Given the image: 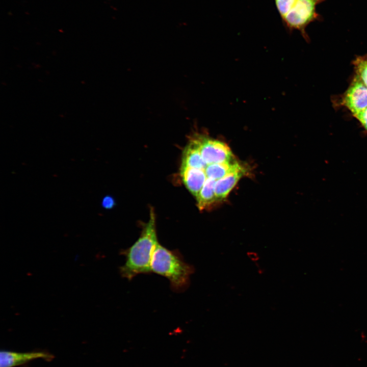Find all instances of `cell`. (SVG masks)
Masks as SVG:
<instances>
[{
  "label": "cell",
  "instance_id": "7c38bea8",
  "mask_svg": "<svg viewBox=\"0 0 367 367\" xmlns=\"http://www.w3.org/2000/svg\"><path fill=\"white\" fill-rule=\"evenodd\" d=\"M356 76L367 87V57H359L353 61Z\"/></svg>",
  "mask_w": 367,
  "mask_h": 367
},
{
  "label": "cell",
  "instance_id": "30bf717a",
  "mask_svg": "<svg viewBox=\"0 0 367 367\" xmlns=\"http://www.w3.org/2000/svg\"><path fill=\"white\" fill-rule=\"evenodd\" d=\"M242 165L236 160L208 165L204 169L207 178L217 180L238 169Z\"/></svg>",
  "mask_w": 367,
  "mask_h": 367
},
{
  "label": "cell",
  "instance_id": "5bb4252c",
  "mask_svg": "<svg viewBox=\"0 0 367 367\" xmlns=\"http://www.w3.org/2000/svg\"><path fill=\"white\" fill-rule=\"evenodd\" d=\"M115 204L113 198L109 196H106L102 200V205L106 208H111L113 207Z\"/></svg>",
  "mask_w": 367,
  "mask_h": 367
},
{
  "label": "cell",
  "instance_id": "7a4b0ae2",
  "mask_svg": "<svg viewBox=\"0 0 367 367\" xmlns=\"http://www.w3.org/2000/svg\"><path fill=\"white\" fill-rule=\"evenodd\" d=\"M150 269L151 272L167 278L172 289L178 292L188 287L195 270L193 266L185 261L177 250H169L159 243L152 253Z\"/></svg>",
  "mask_w": 367,
  "mask_h": 367
},
{
  "label": "cell",
  "instance_id": "8fae6325",
  "mask_svg": "<svg viewBox=\"0 0 367 367\" xmlns=\"http://www.w3.org/2000/svg\"><path fill=\"white\" fill-rule=\"evenodd\" d=\"M216 180L207 178L203 186L196 197L197 206L202 211L208 208L216 202V198L215 193V186Z\"/></svg>",
  "mask_w": 367,
  "mask_h": 367
},
{
  "label": "cell",
  "instance_id": "5b68a950",
  "mask_svg": "<svg viewBox=\"0 0 367 367\" xmlns=\"http://www.w3.org/2000/svg\"><path fill=\"white\" fill-rule=\"evenodd\" d=\"M342 103L353 116L367 108V87L356 76L344 93Z\"/></svg>",
  "mask_w": 367,
  "mask_h": 367
},
{
  "label": "cell",
  "instance_id": "277c9868",
  "mask_svg": "<svg viewBox=\"0 0 367 367\" xmlns=\"http://www.w3.org/2000/svg\"><path fill=\"white\" fill-rule=\"evenodd\" d=\"M202 158L208 165L232 162L234 157L232 151L224 142L211 138L203 134H195Z\"/></svg>",
  "mask_w": 367,
  "mask_h": 367
},
{
  "label": "cell",
  "instance_id": "6da1fadb",
  "mask_svg": "<svg viewBox=\"0 0 367 367\" xmlns=\"http://www.w3.org/2000/svg\"><path fill=\"white\" fill-rule=\"evenodd\" d=\"M158 243L155 217L151 208L149 221L143 227L139 238L129 248L122 251L125 262L120 268L121 276L131 280L137 275L151 273L152 255Z\"/></svg>",
  "mask_w": 367,
  "mask_h": 367
},
{
  "label": "cell",
  "instance_id": "52a82bcc",
  "mask_svg": "<svg viewBox=\"0 0 367 367\" xmlns=\"http://www.w3.org/2000/svg\"><path fill=\"white\" fill-rule=\"evenodd\" d=\"M180 173L186 188L196 198L207 179L204 170L181 167Z\"/></svg>",
  "mask_w": 367,
  "mask_h": 367
},
{
  "label": "cell",
  "instance_id": "4fadbf2b",
  "mask_svg": "<svg viewBox=\"0 0 367 367\" xmlns=\"http://www.w3.org/2000/svg\"><path fill=\"white\" fill-rule=\"evenodd\" d=\"M354 116L358 120L367 132V108Z\"/></svg>",
  "mask_w": 367,
  "mask_h": 367
},
{
  "label": "cell",
  "instance_id": "9a60e30c",
  "mask_svg": "<svg viewBox=\"0 0 367 367\" xmlns=\"http://www.w3.org/2000/svg\"><path fill=\"white\" fill-rule=\"evenodd\" d=\"M246 254L249 259L255 264L257 263L260 259V256L256 251H249Z\"/></svg>",
  "mask_w": 367,
  "mask_h": 367
},
{
  "label": "cell",
  "instance_id": "8992f818",
  "mask_svg": "<svg viewBox=\"0 0 367 367\" xmlns=\"http://www.w3.org/2000/svg\"><path fill=\"white\" fill-rule=\"evenodd\" d=\"M53 358L52 355L44 352L19 353L1 351L0 367H14L39 358L50 360Z\"/></svg>",
  "mask_w": 367,
  "mask_h": 367
},
{
  "label": "cell",
  "instance_id": "ba28073f",
  "mask_svg": "<svg viewBox=\"0 0 367 367\" xmlns=\"http://www.w3.org/2000/svg\"><path fill=\"white\" fill-rule=\"evenodd\" d=\"M246 172L245 168L242 166L222 178L216 180L215 186L216 201H221L224 200Z\"/></svg>",
  "mask_w": 367,
  "mask_h": 367
},
{
  "label": "cell",
  "instance_id": "3957f363",
  "mask_svg": "<svg viewBox=\"0 0 367 367\" xmlns=\"http://www.w3.org/2000/svg\"><path fill=\"white\" fill-rule=\"evenodd\" d=\"M283 24L290 32L298 30L307 40L306 28L311 22L321 20L316 7L325 0H273Z\"/></svg>",
  "mask_w": 367,
  "mask_h": 367
},
{
  "label": "cell",
  "instance_id": "9c48e42d",
  "mask_svg": "<svg viewBox=\"0 0 367 367\" xmlns=\"http://www.w3.org/2000/svg\"><path fill=\"white\" fill-rule=\"evenodd\" d=\"M207 166L202 158L198 141L194 135L184 149L181 167L204 170Z\"/></svg>",
  "mask_w": 367,
  "mask_h": 367
}]
</instances>
